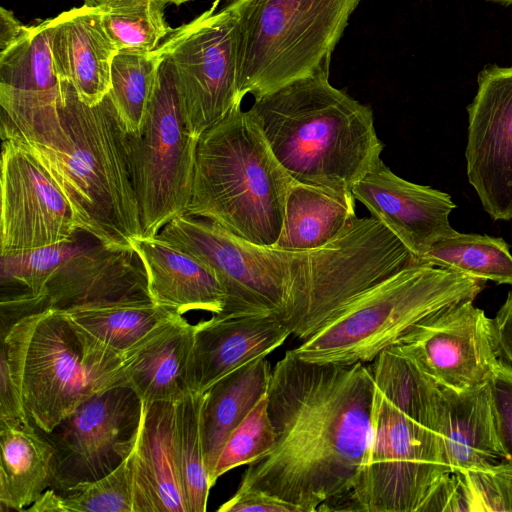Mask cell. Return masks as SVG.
I'll list each match as a JSON object with an SVG mask.
<instances>
[{"instance_id": "cell-5", "label": "cell", "mask_w": 512, "mask_h": 512, "mask_svg": "<svg viewBox=\"0 0 512 512\" xmlns=\"http://www.w3.org/2000/svg\"><path fill=\"white\" fill-rule=\"evenodd\" d=\"M150 338L131 352H119L65 311L47 308L3 328L1 352L30 419L49 434L83 402L128 385L132 366Z\"/></svg>"}, {"instance_id": "cell-42", "label": "cell", "mask_w": 512, "mask_h": 512, "mask_svg": "<svg viewBox=\"0 0 512 512\" xmlns=\"http://www.w3.org/2000/svg\"><path fill=\"white\" fill-rule=\"evenodd\" d=\"M85 5L96 6L100 0H83Z\"/></svg>"}, {"instance_id": "cell-38", "label": "cell", "mask_w": 512, "mask_h": 512, "mask_svg": "<svg viewBox=\"0 0 512 512\" xmlns=\"http://www.w3.org/2000/svg\"><path fill=\"white\" fill-rule=\"evenodd\" d=\"M0 419H30L10 364L2 352L0 358Z\"/></svg>"}, {"instance_id": "cell-43", "label": "cell", "mask_w": 512, "mask_h": 512, "mask_svg": "<svg viewBox=\"0 0 512 512\" xmlns=\"http://www.w3.org/2000/svg\"><path fill=\"white\" fill-rule=\"evenodd\" d=\"M488 1L496 2V3L502 4V5L512 4V0H488Z\"/></svg>"}, {"instance_id": "cell-39", "label": "cell", "mask_w": 512, "mask_h": 512, "mask_svg": "<svg viewBox=\"0 0 512 512\" xmlns=\"http://www.w3.org/2000/svg\"><path fill=\"white\" fill-rule=\"evenodd\" d=\"M501 359L512 367V289L493 319Z\"/></svg>"}, {"instance_id": "cell-17", "label": "cell", "mask_w": 512, "mask_h": 512, "mask_svg": "<svg viewBox=\"0 0 512 512\" xmlns=\"http://www.w3.org/2000/svg\"><path fill=\"white\" fill-rule=\"evenodd\" d=\"M147 281L133 249H110L97 240L63 263L40 294L7 321L47 308H67L95 301L144 293Z\"/></svg>"}, {"instance_id": "cell-40", "label": "cell", "mask_w": 512, "mask_h": 512, "mask_svg": "<svg viewBox=\"0 0 512 512\" xmlns=\"http://www.w3.org/2000/svg\"><path fill=\"white\" fill-rule=\"evenodd\" d=\"M23 25L14 13L4 7L0 8V52L10 47L24 33Z\"/></svg>"}, {"instance_id": "cell-12", "label": "cell", "mask_w": 512, "mask_h": 512, "mask_svg": "<svg viewBox=\"0 0 512 512\" xmlns=\"http://www.w3.org/2000/svg\"><path fill=\"white\" fill-rule=\"evenodd\" d=\"M391 348L438 386L453 391L488 383L501 360L493 319L473 300L428 316Z\"/></svg>"}, {"instance_id": "cell-7", "label": "cell", "mask_w": 512, "mask_h": 512, "mask_svg": "<svg viewBox=\"0 0 512 512\" xmlns=\"http://www.w3.org/2000/svg\"><path fill=\"white\" fill-rule=\"evenodd\" d=\"M484 282L424 263L410 265L357 294L292 351L320 364L372 363L423 319L474 301Z\"/></svg>"}, {"instance_id": "cell-11", "label": "cell", "mask_w": 512, "mask_h": 512, "mask_svg": "<svg viewBox=\"0 0 512 512\" xmlns=\"http://www.w3.org/2000/svg\"><path fill=\"white\" fill-rule=\"evenodd\" d=\"M219 0L157 48L170 66L188 130L199 136L241 106L236 18Z\"/></svg>"}, {"instance_id": "cell-27", "label": "cell", "mask_w": 512, "mask_h": 512, "mask_svg": "<svg viewBox=\"0 0 512 512\" xmlns=\"http://www.w3.org/2000/svg\"><path fill=\"white\" fill-rule=\"evenodd\" d=\"M63 311L95 338L123 353L140 347L178 314L157 305L148 292L89 302Z\"/></svg>"}, {"instance_id": "cell-18", "label": "cell", "mask_w": 512, "mask_h": 512, "mask_svg": "<svg viewBox=\"0 0 512 512\" xmlns=\"http://www.w3.org/2000/svg\"><path fill=\"white\" fill-rule=\"evenodd\" d=\"M51 52L59 79L88 105L100 103L110 90L116 48L105 32L95 6L64 11L48 19Z\"/></svg>"}, {"instance_id": "cell-2", "label": "cell", "mask_w": 512, "mask_h": 512, "mask_svg": "<svg viewBox=\"0 0 512 512\" xmlns=\"http://www.w3.org/2000/svg\"><path fill=\"white\" fill-rule=\"evenodd\" d=\"M1 138L32 152L53 176L78 229L102 245L132 249L142 236L129 133L109 95L96 105L62 82L38 96L0 93Z\"/></svg>"}, {"instance_id": "cell-3", "label": "cell", "mask_w": 512, "mask_h": 512, "mask_svg": "<svg viewBox=\"0 0 512 512\" xmlns=\"http://www.w3.org/2000/svg\"><path fill=\"white\" fill-rule=\"evenodd\" d=\"M370 367L369 446L342 511L419 512L449 472L440 434L441 387L393 348Z\"/></svg>"}, {"instance_id": "cell-21", "label": "cell", "mask_w": 512, "mask_h": 512, "mask_svg": "<svg viewBox=\"0 0 512 512\" xmlns=\"http://www.w3.org/2000/svg\"><path fill=\"white\" fill-rule=\"evenodd\" d=\"M131 247L142 263L147 290L159 306L180 315L190 310L219 314L225 292L199 260L157 236H137Z\"/></svg>"}, {"instance_id": "cell-19", "label": "cell", "mask_w": 512, "mask_h": 512, "mask_svg": "<svg viewBox=\"0 0 512 512\" xmlns=\"http://www.w3.org/2000/svg\"><path fill=\"white\" fill-rule=\"evenodd\" d=\"M273 316L224 317L217 314L195 324V390L205 392L224 376L264 358L291 335Z\"/></svg>"}, {"instance_id": "cell-16", "label": "cell", "mask_w": 512, "mask_h": 512, "mask_svg": "<svg viewBox=\"0 0 512 512\" xmlns=\"http://www.w3.org/2000/svg\"><path fill=\"white\" fill-rule=\"evenodd\" d=\"M352 193L419 260L439 240L454 235L449 194L396 175L381 160Z\"/></svg>"}, {"instance_id": "cell-20", "label": "cell", "mask_w": 512, "mask_h": 512, "mask_svg": "<svg viewBox=\"0 0 512 512\" xmlns=\"http://www.w3.org/2000/svg\"><path fill=\"white\" fill-rule=\"evenodd\" d=\"M175 403L141 401L130 454L135 512H188L174 450Z\"/></svg>"}, {"instance_id": "cell-1", "label": "cell", "mask_w": 512, "mask_h": 512, "mask_svg": "<svg viewBox=\"0 0 512 512\" xmlns=\"http://www.w3.org/2000/svg\"><path fill=\"white\" fill-rule=\"evenodd\" d=\"M370 366L320 364L292 350L272 369L273 448L250 463L237 490H260L301 512L342 511L369 446Z\"/></svg>"}, {"instance_id": "cell-37", "label": "cell", "mask_w": 512, "mask_h": 512, "mask_svg": "<svg viewBox=\"0 0 512 512\" xmlns=\"http://www.w3.org/2000/svg\"><path fill=\"white\" fill-rule=\"evenodd\" d=\"M218 512H301L284 500L253 489L237 490L235 494L218 509Z\"/></svg>"}, {"instance_id": "cell-13", "label": "cell", "mask_w": 512, "mask_h": 512, "mask_svg": "<svg viewBox=\"0 0 512 512\" xmlns=\"http://www.w3.org/2000/svg\"><path fill=\"white\" fill-rule=\"evenodd\" d=\"M141 400L129 385L83 402L49 435L56 451L53 489L92 481L112 472L135 446Z\"/></svg>"}, {"instance_id": "cell-35", "label": "cell", "mask_w": 512, "mask_h": 512, "mask_svg": "<svg viewBox=\"0 0 512 512\" xmlns=\"http://www.w3.org/2000/svg\"><path fill=\"white\" fill-rule=\"evenodd\" d=\"M474 512L473 500L462 472L444 474L432 487L419 512Z\"/></svg>"}, {"instance_id": "cell-29", "label": "cell", "mask_w": 512, "mask_h": 512, "mask_svg": "<svg viewBox=\"0 0 512 512\" xmlns=\"http://www.w3.org/2000/svg\"><path fill=\"white\" fill-rule=\"evenodd\" d=\"M204 392L192 391L175 403L174 450L188 512H205L210 489L201 415Z\"/></svg>"}, {"instance_id": "cell-14", "label": "cell", "mask_w": 512, "mask_h": 512, "mask_svg": "<svg viewBox=\"0 0 512 512\" xmlns=\"http://www.w3.org/2000/svg\"><path fill=\"white\" fill-rule=\"evenodd\" d=\"M0 255L71 240L79 231L70 203L41 161L2 140Z\"/></svg>"}, {"instance_id": "cell-32", "label": "cell", "mask_w": 512, "mask_h": 512, "mask_svg": "<svg viewBox=\"0 0 512 512\" xmlns=\"http://www.w3.org/2000/svg\"><path fill=\"white\" fill-rule=\"evenodd\" d=\"M162 57L151 52H117L110 73L109 97L129 135L142 129Z\"/></svg>"}, {"instance_id": "cell-31", "label": "cell", "mask_w": 512, "mask_h": 512, "mask_svg": "<svg viewBox=\"0 0 512 512\" xmlns=\"http://www.w3.org/2000/svg\"><path fill=\"white\" fill-rule=\"evenodd\" d=\"M160 0H100L95 6L117 52L156 50L173 29Z\"/></svg>"}, {"instance_id": "cell-4", "label": "cell", "mask_w": 512, "mask_h": 512, "mask_svg": "<svg viewBox=\"0 0 512 512\" xmlns=\"http://www.w3.org/2000/svg\"><path fill=\"white\" fill-rule=\"evenodd\" d=\"M249 111L296 182L352 191L382 160L372 109L332 86L329 75L291 82Z\"/></svg>"}, {"instance_id": "cell-6", "label": "cell", "mask_w": 512, "mask_h": 512, "mask_svg": "<svg viewBox=\"0 0 512 512\" xmlns=\"http://www.w3.org/2000/svg\"><path fill=\"white\" fill-rule=\"evenodd\" d=\"M292 182L256 119L240 106L199 136L185 214L210 220L252 244L273 247Z\"/></svg>"}, {"instance_id": "cell-25", "label": "cell", "mask_w": 512, "mask_h": 512, "mask_svg": "<svg viewBox=\"0 0 512 512\" xmlns=\"http://www.w3.org/2000/svg\"><path fill=\"white\" fill-rule=\"evenodd\" d=\"M352 191H336L293 180L274 248L302 252L334 241L357 218Z\"/></svg>"}, {"instance_id": "cell-10", "label": "cell", "mask_w": 512, "mask_h": 512, "mask_svg": "<svg viewBox=\"0 0 512 512\" xmlns=\"http://www.w3.org/2000/svg\"><path fill=\"white\" fill-rule=\"evenodd\" d=\"M129 138L142 236H157L186 212L198 142L183 119L173 75L163 58L142 129Z\"/></svg>"}, {"instance_id": "cell-30", "label": "cell", "mask_w": 512, "mask_h": 512, "mask_svg": "<svg viewBox=\"0 0 512 512\" xmlns=\"http://www.w3.org/2000/svg\"><path fill=\"white\" fill-rule=\"evenodd\" d=\"M31 512H135L131 459L112 472L65 489H47L31 505Z\"/></svg>"}, {"instance_id": "cell-22", "label": "cell", "mask_w": 512, "mask_h": 512, "mask_svg": "<svg viewBox=\"0 0 512 512\" xmlns=\"http://www.w3.org/2000/svg\"><path fill=\"white\" fill-rule=\"evenodd\" d=\"M441 391L440 434L449 472L486 469L509 461L488 383L465 391L442 387Z\"/></svg>"}, {"instance_id": "cell-23", "label": "cell", "mask_w": 512, "mask_h": 512, "mask_svg": "<svg viewBox=\"0 0 512 512\" xmlns=\"http://www.w3.org/2000/svg\"><path fill=\"white\" fill-rule=\"evenodd\" d=\"M195 325L176 314L145 344L132 366L128 385L143 402H177L195 390Z\"/></svg>"}, {"instance_id": "cell-36", "label": "cell", "mask_w": 512, "mask_h": 512, "mask_svg": "<svg viewBox=\"0 0 512 512\" xmlns=\"http://www.w3.org/2000/svg\"><path fill=\"white\" fill-rule=\"evenodd\" d=\"M499 437L512 463V367L502 359L488 381Z\"/></svg>"}, {"instance_id": "cell-33", "label": "cell", "mask_w": 512, "mask_h": 512, "mask_svg": "<svg viewBox=\"0 0 512 512\" xmlns=\"http://www.w3.org/2000/svg\"><path fill=\"white\" fill-rule=\"evenodd\" d=\"M267 406L266 393L230 434L212 474V486L223 474L236 467L249 465L273 448L276 434Z\"/></svg>"}, {"instance_id": "cell-26", "label": "cell", "mask_w": 512, "mask_h": 512, "mask_svg": "<svg viewBox=\"0 0 512 512\" xmlns=\"http://www.w3.org/2000/svg\"><path fill=\"white\" fill-rule=\"evenodd\" d=\"M272 375L264 358L229 373L204 392L201 426L210 483L219 455L233 430L267 393Z\"/></svg>"}, {"instance_id": "cell-8", "label": "cell", "mask_w": 512, "mask_h": 512, "mask_svg": "<svg viewBox=\"0 0 512 512\" xmlns=\"http://www.w3.org/2000/svg\"><path fill=\"white\" fill-rule=\"evenodd\" d=\"M360 0H232L241 99L329 75L331 56Z\"/></svg>"}, {"instance_id": "cell-41", "label": "cell", "mask_w": 512, "mask_h": 512, "mask_svg": "<svg viewBox=\"0 0 512 512\" xmlns=\"http://www.w3.org/2000/svg\"><path fill=\"white\" fill-rule=\"evenodd\" d=\"M161 2H163L164 4H174V5H182L190 0H160Z\"/></svg>"}, {"instance_id": "cell-9", "label": "cell", "mask_w": 512, "mask_h": 512, "mask_svg": "<svg viewBox=\"0 0 512 512\" xmlns=\"http://www.w3.org/2000/svg\"><path fill=\"white\" fill-rule=\"evenodd\" d=\"M158 236L195 257L217 278L226 296L217 315L284 321L305 251L255 245L210 220L185 213L168 222Z\"/></svg>"}, {"instance_id": "cell-24", "label": "cell", "mask_w": 512, "mask_h": 512, "mask_svg": "<svg viewBox=\"0 0 512 512\" xmlns=\"http://www.w3.org/2000/svg\"><path fill=\"white\" fill-rule=\"evenodd\" d=\"M27 419H0V504L23 511L52 488L56 451Z\"/></svg>"}, {"instance_id": "cell-28", "label": "cell", "mask_w": 512, "mask_h": 512, "mask_svg": "<svg viewBox=\"0 0 512 512\" xmlns=\"http://www.w3.org/2000/svg\"><path fill=\"white\" fill-rule=\"evenodd\" d=\"M419 263L512 285V254L506 241L499 237L457 231L436 242Z\"/></svg>"}, {"instance_id": "cell-34", "label": "cell", "mask_w": 512, "mask_h": 512, "mask_svg": "<svg viewBox=\"0 0 512 512\" xmlns=\"http://www.w3.org/2000/svg\"><path fill=\"white\" fill-rule=\"evenodd\" d=\"M461 472L473 500L474 512H512L511 462Z\"/></svg>"}, {"instance_id": "cell-15", "label": "cell", "mask_w": 512, "mask_h": 512, "mask_svg": "<svg viewBox=\"0 0 512 512\" xmlns=\"http://www.w3.org/2000/svg\"><path fill=\"white\" fill-rule=\"evenodd\" d=\"M467 176L494 220L512 219V66L488 65L467 107Z\"/></svg>"}]
</instances>
